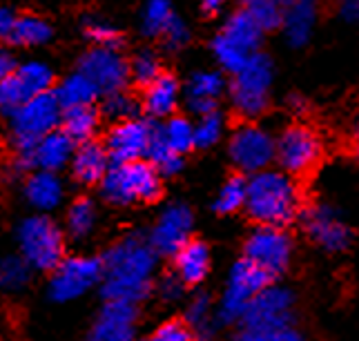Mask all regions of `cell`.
<instances>
[{"label":"cell","instance_id":"6da1fadb","mask_svg":"<svg viewBox=\"0 0 359 341\" xmlns=\"http://www.w3.org/2000/svg\"><path fill=\"white\" fill-rule=\"evenodd\" d=\"M245 212L259 225L286 228L302 214L304 194L294 176L283 169H262L248 179Z\"/></svg>","mask_w":359,"mask_h":341},{"label":"cell","instance_id":"7a4b0ae2","mask_svg":"<svg viewBox=\"0 0 359 341\" xmlns=\"http://www.w3.org/2000/svg\"><path fill=\"white\" fill-rule=\"evenodd\" d=\"M101 190L109 203L128 205L134 201L154 203L163 192V186H161L158 169L150 161L141 158V161L109 167L105 179L101 181Z\"/></svg>","mask_w":359,"mask_h":341},{"label":"cell","instance_id":"3957f363","mask_svg":"<svg viewBox=\"0 0 359 341\" xmlns=\"http://www.w3.org/2000/svg\"><path fill=\"white\" fill-rule=\"evenodd\" d=\"M63 107H60L54 90L34 96L11 114V141L18 156L34 152L41 139L52 134L60 125Z\"/></svg>","mask_w":359,"mask_h":341},{"label":"cell","instance_id":"277c9868","mask_svg":"<svg viewBox=\"0 0 359 341\" xmlns=\"http://www.w3.org/2000/svg\"><path fill=\"white\" fill-rule=\"evenodd\" d=\"M272 60L266 54H252L245 60V65L234 71L230 83V101L234 112L243 118L262 116L270 105L272 90Z\"/></svg>","mask_w":359,"mask_h":341},{"label":"cell","instance_id":"5b68a950","mask_svg":"<svg viewBox=\"0 0 359 341\" xmlns=\"http://www.w3.org/2000/svg\"><path fill=\"white\" fill-rule=\"evenodd\" d=\"M324 154L321 137L308 125H290L275 141V161L290 176H304Z\"/></svg>","mask_w":359,"mask_h":341},{"label":"cell","instance_id":"8992f818","mask_svg":"<svg viewBox=\"0 0 359 341\" xmlns=\"http://www.w3.org/2000/svg\"><path fill=\"white\" fill-rule=\"evenodd\" d=\"M243 259L255 263L270 279L288 270L292 259V239L283 228L257 225L245 239Z\"/></svg>","mask_w":359,"mask_h":341},{"label":"cell","instance_id":"52a82bcc","mask_svg":"<svg viewBox=\"0 0 359 341\" xmlns=\"http://www.w3.org/2000/svg\"><path fill=\"white\" fill-rule=\"evenodd\" d=\"M228 150L234 167L245 174H257L262 169H268L270 163L275 161V139L268 130L255 123L234 127Z\"/></svg>","mask_w":359,"mask_h":341},{"label":"cell","instance_id":"ba28073f","mask_svg":"<svg viewBox=\"0 0 359 341\" xmlns=\"http://www.w3.org/2000/svg\"><path fill=\"white\" fill-rule=\"evenodd\" d=\"M79 71L88 76L98 94H116L128 90L130 85V60L121 50L92 47L79 60Z\"/></svg>","mask_w":359,"mask_h":341},{"label":"cell","instance_id":"9c48e42d","mask_svg":"<svg viewBox=\"0 0 359 341\" xmlns=\"http://www.w3.org/2000/svg\"><path fill=\"white\" fill-rule=\"evenodd\" d=\"M270 284V277L262 272L255 263L241 259L232 267L230 281L226 288L224 301H221V319L224 321H237L243 319V314L250 306V301Z\"/></svg>","mask_w":359,"mask_h":341},{"label":"cell","instance_id":"30bf717a","mask_svg":"<svg viewBox=\"0 0 359 341\" xmlns=\"http://www.w3.org/2000/svg\"><path fill=\"white\" fill-rule=\"evenodd\" d=\"M22 248L27 257L43 267V270H54L65 257V239L60 235L56 223L47 216H34L25 221L22 230Z\"/></svg>","mask_w":359,"mask_h":341},{"label":"cell","instance_id":"8fae6325","mask_svg":"<svg viewBox=\"0 0 359 341\" xmlns=\"http://www.w3.org/2000/svg\"><path fill=\"white\" fill-rule=\"evenodd\" d=\"M152 132H154V123L141 116L132 120H123V123H114L103 141L112 165L141 161L147 154V148H150Z\"/></svg>","mask_w":359,"mask_h":341},{"label":"cell","instance_id":"7c38bea8","mask_svg":"<svg viewBox=\"0 0 359 341\" xmlns=\"http://www.w3.org/2000/svg\"><path fill=\"white\" fill-rule=\"evenodd\" d=\"M302 228L315 246L328 252H341L351 243V228L328 205H311L302 212Z\"/></svg>","mask_w":359,"mask_h":341},{"label":"cell","instance_id":"4fadbf2b","mask_svg":"<svg viewBox=\"0 0 359 341\" xmlns=\"http://www.w3.org/2000/svg\"><path fill=\"white\" fill-rule=\"evenodd\" d=\"M292 310L294 297L288 288L283 286H266L259 295L250 301L243 326L264 328V326H292Z\"/></svg>","mask_w":359,"mask_h":341},{"label":"cell","instance_id":"5bb4252c","mask_svg":"<svg viewBox=\"0 0 359 341\" xmlns=\"http://www.w3.org/2000/svg\"><path fill=\"white\" fill-rule=\"evenodd\" d=\"M319 16L317 0H286L283 3L281 29L290 47H304L315 32Z\"/></svg>","mask_w":359,"mask_h":341},{"label":"cell","instance_id":"9a60e30c","mask_svg":"<svg viewBox=\"0 0 359 341\" xmlns=\"http://www.w3.org/2000/svg\"><path fill=\"white\" fill-rule=\"evenodd\" d=\"M190 230H192L190 210L185 205H170L158 218L152 232V243L163 254H175L190 239Z\"/></svg>","mask_w":359,"mask_h":341},{"label":"cell","instance_id":"2e32d148","mask_svg":"<svg viewBox=\"0 0 359 341\" xmlns=\"http://www.w3.org/2000/svg\"><path fill=\"white\" fill-rule=\"evenodd\" d=\"M109 154L101 141H85L74 148L72 154V174L83 186H98L109 169Z\"/></svg>","mask_w":359,"mask_h":341},{"label":"cell","instance_id":"e0dca14e","mask_svg":"<svg viewBox=\"0 0 359 341\" xmlns=\"http://www.w3.org/2000/svg\"><path fill=\"white\" fill-rule=\"evenodd\" d=\"M177 279L183 286H199L210 272V250L203 241L188 239L175 252Z\"/></svg>","mask_w":359,"mask_h":341},{"label":"cell","instance_id":"ac0fdd59","mask_svg":"<svg viewBox=\"0 0 359 341\" xmlns=\"http://www.w3.org/2000/svg\"><path fill=\"white\" fill-rule=\"evenodd\" d=\"M179 105V81L163 71L143 90L141 109L152 118H170Z\"/></svg>","mask_w":359,"mask_h":341},{"label":"cell","instance_id":"d6986e66","mask_svg":"<svg viewBox=\"0 0 359 341\" xmlns=\"http://www.w3.org/2000/svg\"><path fill=\"white\" fill-rule=\"evenodd\" d=\"M101 125V112L94 105H79L63 109L60 116V132L72 139L74 145H81L85 141H92Z\"/></svg>","mask_w":359,"mask_h":341},{"label":"cell","instance_id":"ffe728a7","mask_svg":"<svg viewBox=\"0 0 359 341\" xmlns=\"http://www.w3.org/2000/svg\"><path fill=\"white\" fill-rule=\"evenodd\" d=\"M74 154V143L69 137H65L60 130H54L52 134H47L45 139L39 141V145L34 148L32 158L34 165L45 169V172H56L63 167Z\"/></svg>","mask_w":359,"mask_h":341},{"label":"cell","instance_id":"44dd1931","mask_svg":"<svg viewBox=\"0 0 359 341\" xmlns=\"http://www.w3.org/2000/svg\"><path fill=\"white\" fill-rule=\"evenodd\" d=\"M221 34L226 36L228 41H232L237 47H241V50L245 54H257L259 45H262V36H264V29L257 25V22L245 14L243 9L234 11L232 16H228L224 29H221Z\"/></svg>","mask_w":359,"mask_h":341},{"label":"cell","instance_id":"7402d4cb","mask_svg":"<svg viewBox=\"0 0 359 341\" xmlns=\"http://www.w3.org/2000/svg\"><path fill=\"white\" fill-rule=\"evenodd\" d=\"M54 94H56V99H58V103L63 109L79 107V105H94V101L101 96V94H98V90L92 85V81L88 76H83L81 71L67 76L54 90Z\"/></svg>","mask_w":359,"mask_h":341},{"label":"cell","instance_id":"603a6c76","mask_svg":"<svg viewBox=\"0 0 359 341\" xmlns=\"http://www.w3.org/2000/svg\"><path fill=\"white\" fill-rule=\"evenodd\" d=\"M52 34H54V29L45 18L34 16V14H22L16 18L14 32L9 36V43L18 45V47H41V45L49 43Z\"/></svg>","mask_w":359,"mask_h":341},{"label":"cell","instance_id":"cb8c5ba5","mask_svg":"<svg viewBox=\"0 0 359 341\" xmlns=\"http://www.w3.org/2000/svg\"><path fill=\"white\" fill-rule=\"evenodd\" d=\"M177 14L170 0H147L141 14V32L147 39H163Z\"/></svg>","mask_w":359,"mask_h":341},{"label":"cell","instance_id":"d4e9b609","mask_svg":"<svg viewBox=\"0 0 359 341\" xmlns=\"http://www.w3.org/2000/svg\"><path fill=\"white\" fill-rule=\"evenodd\" d=\"M25 192H27V199L36 205V208L47 210V208H54V205L60 201V197H63V186H60V181L56 179L54 172H45V169H41V172L29 176Z\"/></svg>","mask_w":359,"mask_h":341},{"label":"cell","instance_id":"484cf974","mask_svg":"<svg viewBox=\"0 0 359 341\" xmlns=\"http://www.w3.org/2000/svg\"><path fill=\"white\" fill-rule=\"evenodd\" d=\"M158 134L168 148L179 156L194 148V125L185 116L172 114L170 118H165L163 125H158Z\"/></svg>","mask_w":359,"mask_h":341},{"label":"cell","instance_id":"4316f807","mask_svg":"<svg viewBox=\"0 0 359 341\" xmlns=\"http://www.w3.org/2000/svg\"><path fill=\"white\" fill-rule=\"evenodd\" d=\"M16 76L25 83L32 96H39L43 92H52L54 85V71L43 60H25L16 65Z\"/></svg>","mask_w":359,"mask_h":341},{"label":"cell","instance_id":"83f0119b","mask_svg":"<svg viewBox=\"0 0 359 341\" xmlns=\"http://www.w3.org/2000/svg\"><path fill=\"white\" fill-rule=\"evenodd\" d=\"M241 9L264 32L281 27V16H283L281 0H241Z\"/></svg>","mask_w":359,"mask_h":341},{"label":"cell","instance_id":"f1b7e54d","mask_svg":"<svg viewBox=\"0 0 359 341\" xmlns=\"http://www.w3.org/2000/svg\"><path fill=\"white\" fill-rule=\"evenodd\" d=\"M145 158L158 169V174H161V176H172V174H177L179 169L183 167V158H181L179 154L172 152V150L168 148V145H165V141L161 139L158 125H154L152 141H150V148H147Z\"/></svg>","mask_w":359,"mask_h":341},{"label":"cell","instance_id":"f546056e","mask_svg":"<svg viewBox=\"0 0 359 341\" xmlns=\"http://www.w3.org/2000/svg\"><path fill=\"white\" fill-rule=\"evenodd\" d=\"M224 90L226 78L221 76V71H196L188 83V99L217 103Z\"/></svg>","mask_w":359,"mask_h":341},{"label":"cell","instance_id":"4dcf8cb0","mask_svg":"<svg viewBox=\"0 0 359 341\" xmlns=\"http://www.w3.org/2000/svg\"><path fill=\"white\" fill-rule=\"evenodd\" d=\"M163 69H161V58L152 50H143L130 60V83L139 90H145L152 81H156Z\"/></svg>","mask_w":359,"mask_h":341},{"label":"cell","instance_id":"1f68e13d","mask_svg":"<svg viewBox=\"0 0 359 341\" xmlns=\"http://www.w3.org/2000/svg\"><path fill=\"white\" fill-rule=\"evenodd\" d=\"M141 112V101L132 96L128 90L116 92V94H107L103 101V114L112 120V123H123V120H132L139 118Z\"/></svg>","mask_w":359,"mask_h":341},{"label":"cell","instance_id":"d6a6232c","mask_svg":"<svg viewBox=\"0 0 359 341\" xmlns=\"http://www.w3.org/2000/svg\"><path fill=\"white\" fill-rule=\"evenodd\" d=\"M245 194H248V179H243L239 174L230 176L217 194L215 210L219 214H232V212L241 210L245 205Z\"/></svg>","mask_w":359,"mask_h":341},{"label":"cell","instance_id":"836d02e7","mask_svg":"<svg viewBox=\"0 0 359 341\" xmlns=\"http://www.w3.org/2000/svg\"><path fill=\"white\" fill-rule=\"evenodd\" d=\"M224 130H226V120L219 112H210L205 116H199L194 125V148H212L221 141L224 137Z\"/></svg>","mask_w":359,"mask_h":341},{"label":"cell","instance_id":"e575fe53","mask_svg":"<svg viewBox=\"0 0 359 341\" xmlns=\"http://www.w3.org/2000/svg\"><path fill=\"white\" fill-rule=\"evenodd\" d=\"M34 96L29 94V90L25 88V83L16 76V71L0 83V112H7V114H14L18 107H22Z\"/></svg>","mask_w":359,"mask_h":341},{"label":"cell","instance_id":"d590c367","mask_svg":"<svg viewBox=\"0 0 359 341\" xmlns=\"http://www.w3.org/2000/svg\"><path fill=\"white\" fill-rule=\"evenodd\" d=\"M237 341H304V337L294 326H243V330L237 335Z\"/></svg>","mask_w":359,"mask_h":341},{"label":"cell","instance_id":"8d00e7d4","mask_svg":"<svg viewBox=\"0 0 359 341\" xmlns=\"http://www.w3.org/2000/svg\"><path fill=\"white\" fill-rule=\"evenodd\" d=\"M212 54L217 58V63L226 71H230V74L239 71L245 65V60L250 58V54H245L241 47H237L232 41H228L224 34H219L212 41Z\"/></svg>","mask_w":359,"mask_h":341},{"label":"cell","instance_id":"74e56055","mask_svg":"<svg viewBox=\"0 0 359 341\" xmlns=\"http://www.w3.org/2000/svg\"><path fill=\"white\" fill-rule=\"evenodd\" d=\"M85 36H88L96 47H107V50H121V45H123L121 32L101 18H90L85 22Z\"/></svg>","mask_w":359,"mask_h":341},{"label":"cell","instance_id":"f35d334b","mask_svg":"<svg viewBox=\"0 0 359 341\" xmlns=\"http://www.w3.org/2000/svg\"><path fill=\"white\" fill-rule=\"evenodd\" d=\"M147 341H196L188 319H170L161 323Z\"/></svg>","mask_w":359,"mask_h":341},{"label":"cell","instance_id":"ab89813d","mask_svg":"<svg viewBox=\"0 0 359 341\" xmlns=\"http://www.w3.org/2000/svg\"><path fill=\"white\" fill-rule=\"evenodd\" d=\"M92 221H94V205H92V201L85 199V197H81L79 201H74L72 208H69V228H72V232L74 235L88 232Z\"/></svg>","mask_w":359,"mask_h":341},{"label":"cell","instance_id":"60d3db41","mask_svg":"<svg viewBox=\"0 0 359 341\" xmlns=\"http://www.w3.org/2000/svg\"><path fill=\"white\" fill-rule=\"evenodd\" d=\"M161 41L165 43V47H168L170 52H179V50H183V47L190 43V27L177 16L175 22H172L170 29L163 34V39H161Z\"/></svg>","mask_w":359,"mask_h":341},{"label":"cell","instance_id":"b9f144b4","mask_svg":"<svg viewBox=\"0 0 359 341\" xmlns=\"http://www.w3.org/2000/svg\"><path fill=\"white\" fill-rule=\"evenodd\" d=\"M18 14L9 7H0V43H9V36L14 32Z\"/></svg>","mask_w":359,"mask_h":341},{"label":"cell","instance_id":"7bdbcfd3","mask_svg":"<svg viewBox=\"0 0 359 341\" xmlns=\"http://www.w3.org/2000/svg\"><path fill=\"white\" fill-rule=\"evenodd\" d=\"M337 14L351 25H359V0H337Z\"/></svg>","mask_w":359,"mask_h":341},{"label":"cell","instance_id":"ee69618b","mask_svg":"<svg viewBox=\"0 0 359 341\" xmlns=\"http://www.w3.org/2000/svg\"><path fill=\"white\" fill-rule=\"evenodd\" d=\"M16 58H14V54H11L7 47H3L0 45V83H3L11 71L16 69Z\"/></svg>","mask_w":359,"mask_h":341},{"label":"cell","instance_id":"f6af8a7d","mask_svg":"<svg viewBox=\"0 0 359 341\" xmlns=\"http://www.w3.org/2000/svg\"><path fill=\"white\" fill-rule=\"evenodd\" d=\"M199 5H201V9L205 11L208 16H215V14H219L221 9H224L226 0H199Z\"/></svg>","mask_w":359,"mask_h":341},{"label":"cell","instance_id":"bcb514c9","mask_svg":"<svg viewBox=\"0 0 359 341\" xmlns=\"http://www.w3.org/2000/svg\"><path fill=\"white\" fill-rule=\"evenodd\" d=\"M290 105L297 109V112H302V109H304V101H302V99H297V96H292V99H290Z\"/></svg>","mask_w":359,"mask_h":341},{"label":"cell","instance_id":"7dc6e473","mask_svg":"<svg viewBox=\"0 0 359 341\" xmlns=\"http://www.w3.org/2000/svg\"><path fill=\"white\" fill-rule=\"evenodd\" d=\"M355 134H357V154H359V118H357V127H355Z\"/></svg>","mask_w":359,"mask_h":341},{"label":"cell","instance_id":"c3c4849f","mask_svg":"<svg viewBox=\"0 0 359 341\" xmlns=\"http://www.w3.org/2000/svg\"><path fill=\"white\" fill-rule=\"evenodd\" d=\"M281 3H286V0H281Z\"/></svg>","mask_w":359,"mask_h":341}]
</instances>
